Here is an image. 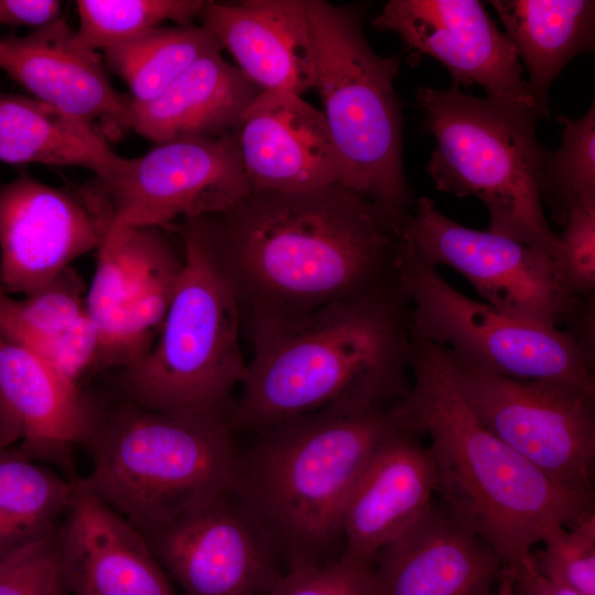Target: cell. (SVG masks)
<instances>
[{
	"label": "cell",
	"mask_w": 595,
	"mask_h": 595,
	"mask_svg": "<svg viewBox=\"0 0 595 595\" xmlns=\"http://www.w3.org/2000/svg\"><path fill=\"white\" fill-rule=\"evenodd\" d=\"M409 213L333 184L251 191L207 219L247 325L295 318L399 284Z\"/></svg>",
	"instance_id": "6da1fadb"
},
{
	"label": "cell",
	"mask_w": 595,
	"mask_h": 595,
	"mask_svg": "<svg viewBox=\"0 0 595 595\" xmlns=\"http://www.w3.org/2000/svg\"><path fill=\"white\" fill-rule=\"evenodd\" d=\"M252 345L229 414L235 431L389 409L409 392L414 332L401 284L283 321L246 325Z\"/></svg>",
	"instance_id": "7a4b0ae2"
},
{
	"label": "cell",
	"mask_w": 595,
	"mask_h": 595,
	"mask_svg": "<svg viewBox=\"0 0 595 595\" xmlns=\"http://www.w3.org/2000/svg\"><path fill=\"white\" fill-rule=\"evenodd\" d=\"M399 407L429 439L443 506L485 540L504 565L594 501L577 497L487 430L463 400L440 347L414 334L412 380Z\"/></svg>",
	"instance_id": "3957f363"
},
{
	"label": "cell",
	"mask_w": 595,
	"mask_h": 595,
	"mask_svg": "<svg viewBox=\"0 0 595 595\" xmlns=\"http://www.w3.org/2000/svg\"><path fill=\"white\" fill-rule=\"evenodd\" d=\"M399 403L323 412L255 432L238 453L234 491L290 565L321 563L342 537L348 498L375 452L407 423Z\"/></svg>",
	"instance_id": "277c9868"
},
{
	"label": "cell",
	"mask_w": 595,
	"mask_h": 595,
	"mask_svg": "<svg viewBox=\"0 0 595 595\" xmlns=\"http://www.w3.org/2000/svg\"><path fill=\"white\" fill-rule=\"evenodd\" d=\"M232 433L219 415L155 411L121 396L109 403L96 400L84 444L91 468L79 480L147 539L234 491Z\"/></svg>",
	"instance_id": "5b68a950"
},
{
	"label": "cell",
	"mask_w": 595,
	"mask_h": 595,
	"mask_svg": "<svg viewBox=\"0 0 595 595\" xmlns=\"http://www.w3.org/2000/svg\"><path fill=\"white\" fill-rule=\"evenodd\" d=\"M167 227L181 239L183 266L153 347L119 370V396L155 411L229 420L247 371L238 304L215 255L207 216Z\"/></svg>",
	"instance_id": "8992f818"
},
{
	"label": "cell",
	"mask_w": 595,
	"mask_h": 595,
	"mask_svg": "<svg viewBox=\"0 0 595 595\" xmlns=\"http://www.w3.org/2000/svg\"><path fill=\"white\" fill-rule=\"evenodd\" d=\"M415 96L423 127L435 140L426 171L436 190L476 196L489 213V231L552 259L559 236L549 226L540 197L550 151L537 138L539 112L474 97L456 86H421Z\"/></svg>",
	"instance_id": "52a82bcc"
},
{
	"label": "cell",
	"mask_w": 595,
	"mask_h": 595,
	"mask_svg": "<svg viewBox=\"0 0 595 595\" xmlns=\"http://www.w3.org/2000/svg\"><path fill=\"white\" fill-rule=\"evenodd\" d=\"M322 111L339 161L338 184L387 208L414 204L402 159L398 56H381L363 29V4L305 0Z\"/></svg>",
	"instance_id": "ba28073f"
},
{
	"label": "cell",
	"mask_w": 595,
	"mask_h": 595,
	"mask_svg": "<svg viewBox=\"0 0 595 595\" xmlns=\"http://www.w3.org/2000/svg\"><path fill=\"white\" fill-rule=\"evenodd\" d=\"M401 284L415 335L487 374L595 388V343L575 332L502 314L469 299L437 271L407 255Z\"/></svg>",
	"instance_id": "9c48e42d"
},
{
	"label": "cell",
	"mask_w": 595,
	"mask_h": 595,
	"mask_svg": "<svg viewBox=\"0 0 595 595\" xmlns=\"http://www.w3.org/2000/svg\"><path fill=\"white\" fill-rule=\"evenodd\" d=\"M408 253L437 269L452 268L484 303L508 316L566 328L595 342V299L573 298L560 284L552 259L489 230L468 228L420 197L405 221Z\"/></svg>",
	"instance_id": "30bf717a"
},
{
	"label": "cell",
	"mask_w": 595,
	"mask_h": 595,
	"mask_svg": "<svg viewBox=\"0 0 595 595\" xmlns=\"http://www.w3.org/2000/svg\"><path fill=\"white\" fill-rule=\"evenodd\" d=\"M441 350L463 400L487 430L555 484L594 501L595 388L491 375Z\"/></svg>",
	"instance_id": "8fae6325"
},
{
	"label": "cell",
	"mask_w": 595,
	"mask_h": 595,
	"mask_svg": "<svg viewBox=\"0 0 595 595\" xmlns=\"http://www.w3.org/2000/svg\"><path fill=\"white\" fill-rule=\"evenodd\" d=\"M90 184L108 210V231L213 216L251 192L237 132L180 138L137 158L120 156L106 176Z\"/></svg>",
	"instance_id": "7c38bea8"
},
{
	"label": "cell",
	"mask_w": 595,
	"mask_h": 595,
	"mask_svg": "<svg viewBox=\"0 0 595 595\" xmlns=\"http://www.w3.org/2000/svg\"><path fill=\"white\" fill-rule=\"evenodd\" d=\"M183 266L165 227L108 231L86 291L98 339L96 369H122L153 347Z\"/></svg>",
	"instance_id": "4fadbf2b"
},
{
	"label": "cell",
	"mask_w": 595,
	"mask_h": 595,
	"mask_svg": "<svg viewBox=\"0 0 595 595\" xmlns=\"http://www.w3.org/2000/svg\"><path fill=\"white\" fill-rule=\"evenodd\" d=\"M109 225L90 184L56 187L20 172L0 185V289L24 296L40 290L97 250Z\"/></svg>",
	"instance_id": "5bb4252c"
},
{
	"label": "cell",
	"mask_w": 595,
	"mask_h": 595,
	"mask_svg": "<svg viewBox=\"0 0 595 595\" xmlns=\"http://www.w3.org/2000/svg\"><path fill=\"white\" fill-rule=\"evenodd\" d=\"M186 595H267L281 572L268 534L230 491L147 538Z\"/></svg>",
	"instance_id": "9a60e30c"
},
{
	"label": "cell",
	"mask_w": 595,
	"mask_h": 595,
	"mask_svg": "<svg viewBox=\"0 0 595 595\" xmlns=\"http://www.w3.org/2000/svg\"><path fill=\"white\" fill-rule=\"evenodd\" d=\"M372 25L398 34L413 54L439 61L450 72L452 86L478 85L487 97L539 112L510 40L483 2L390 0Z\"/></svg>",
	"instance_id": "2e32d148"
},
{
	"label": "cell",
	"mask_w": 595,
	"mask_h": 595,
	"mask_svg": "<svg viewBox=\"0 0 595 595\" xmlns=\"http://www.w3.org/2000/svg\"><path fill=\"white\" fill-rule=\"evenodd\" d=\"M0 69L109 142L131 129L132 98L115 88L100 55L61 19L24 36L0 37Z\"/></svg>",
	"instance_id": "e0dca14e"
},
{
	"label": "cell",
	"mask_w": 595,
	"mask_h": 595,
	"mask_svg": "<svg viewBox=\"0 0 595 595\" xmlns=\"http://www.w3.org/2000/svg\"><path fill=\"white\" fill-rule=\"evenodd\" d=\"M96 400L48 361L0 332V446L69 465L88 437Z\"/></svg>",
	"instance_id": "ac0fdd59"
},
{
	"label": "cell",
	"mask_w": 595,
	"mask_h": 595,
	"mask_svg": "<svg viewBox=\"0 0 595 595\" xmlns=\"http://www.w3.org/2000/svg\"><path fill=\"white\" fill-rule=\"evenodd\" d=\"M56 549L69 595H177L145 537L79 479Z\"/></svg>",
	"instance_id": "d6986e66"
},
{
	"label": "cell",
	"mask_w": 595,
	"mask_h": 595,
	"mask_svg": "<svg viewBox=\"0 0 595 595\" xmlns=\"http://www.w3.org/2000/svg\"><path fill=\"white\" fill-rule=\"evenodd\" d=\"M374 564V595H494L504 563L479 536L433 501Z\"/></svg>",
	"instance_id": "ffe728a7"
},
{
	"label": "cell",
	"mask_w": 595,
	"mask_h": 595,
	"mask_svg": "<svg viewBox=\"0 0 595 595\" xmlns=\"http://www.w3.org/2000/svg\"><path fill=\"white\" fill-rule=\"evenodd\" d=\"M237 140L251 191L338 184L339 161L325 118L296 94L261 91L244 112Z\"/></svg>",
	"instance_id": "44dd1931"
},
{
	"label": "cell",
	"mask_w": 595,
	"mask_h": 595,
	"mask_svg": "<svg viewBox=\"0 0 595 595\" xmlns=\"http://www.w3.org/2000/svg\"><path fill=\"white\" fill-rule=\"evenodd\" d=\"M422 433L405 425L372 455L346 504L344 554L374 563L431 505L436 475Z\"/></svg>",
	"instance_id": "7402d4cb"
},
{
	"label": "cell",
	"mask_w": 595,
	"mask_h": 595,
	"mask_svg": "<svg viewBox=\"0 0 595 595\" xmlns=\"http://www.w3.org/2000/svg\"><path fill=\"white\" fill-rule=\"evenodd\" d=\"M262 91L314 88L316 58L305 0L206 1L198 15Z\"/></svg>",
	"instance_id": "603a6c76"
},
{
	"label": "cell",
	"mask_w": 595,
	"mask_h": 595,
	"mask_svg": "<svg viewBox=\"0 0 595 595\" xmlns=\"http://www.w3.org/2000/svg\"><path fill=\"white\" fill-rule=\"evenodd\" d=\"M261 91L215 52L195 62L154 99L132 100L131 129L155 144L235 133Z\"/></svg>",
	"instance_id": "cb8c5ba5"
},
{
	"label": "cell",
	"mask_w": 595,
	"mask_h": 595,
	"mask_svg": "<svg viewBox=\"0 0 595 595\" xmlns=\"http://www.w3.org/2000/svg\"><path fill=\"white\" fill-rule=\"evenodd\" d=\"M0 332L77 383L96 369L97 333L85 285L71 267L23 300L0 289Z\"/></svg>",
	"instance_id": "d4e9b609"
},
{
	"label": "cell",
	"mask_w": 595,
	"mask_h": 595,
	"mask_svg": "<svg viewBox=\"0 0 595 595\" xmlns=\"http://www.w3.org/2000/svg\"><path fill=\"white\" fill-rule=\"evenodd\" d=\"M506 35L528 72L527 84L541 117L549 89L566 64L595 47L593 0H493Z\"/></svg>",
	"instance_id": "484cf974"
},
{
	"label": "cell",
	"mask_w": 595,
	"mask_h": 595,
	"mask_svg": "<svg viewBox=\"0 0 595 595\" xmlns=\"http://www.w3.org/2000/svg\"><path fill=\"white\" fill-rule=\"evenodd\" d=\"M119 159L91 127L33 97L0 93V162L79 166L101 178Z\"/></svg>",
	"instance_id": "4316f807"
},
{
	"label": "cell",
	"mask_w": 595,
	"mask_h": 595,
	"mask_svg": "<svg viewBox=\"0 0 595 595\" xmlns=\"http://www.w3.org/2000/svg\"><path fill=\"white\" fill-rule=\"evenodd\" d=\"M75 488L15 447L0 446V562L54 534Z\"/></svg>",
	"instance_id": "83f0119b"
},
{
	"label": "cell",
	"mask_w": 595,
	"mask_h": 595,
	"mask_svg": "<svg viewBox=\"0 0 595 595\" xmlns=\"http://www.w3.org/2000/svg\"><path fill=\"white\" fill-rule=\"evenodd\" d=\"M203 25L194 23L159 26L104 51L108 69L129 87L134 102L150 101L162 94L202 57L221 52Z\"/></svg>",
	"instance_id": "f1b7e54d"
},
{
	"label": "cell",
	"mask_w": 595,
	"mask_h": 595,
	"mask_svg": "<svg viewBox=\"0 0 595 595\" xmlns=\"http://www.w3.org/2000/svg\"><path fill=\"white\" fill-rule=\"evenodd\" d=\"M558 121L561 144L543 165L540 197L552 220L564 226L575 207L595 204V105L581 118L561 115Z\"/></svg>",
	"instance_id": "f546056e"
},
{
	"label": "cell",
	"mask_w": 595,
	"mask_h": 595,
	"mask_svg": "<svg viewBox=\"0 0 595 595\" xmlns=\"http://www.w3.org/2000/svg\"><path fill=\"white\" fill-rule=\"evenodd\" d=\"M204 0H78L76 35L87 48L102 52L162 23L176 25L198 19Z\"/></svg>",
	"instance_id": "4dcf8cb0"
},
{
	"label": "cell",
	"mask_w": 595,
	"mask_h": 595,
	"mask_svg": "<svg viewBox=\"0 0 595 595\" xmlns=\"http://www.w3.org/2000/svg\"><path fill=\"white\" fill-rule=\"evenodd\" d=\"M543 548L532 553L537 569L549 580L582 595H595V512L550 530Z\"/></svg>",
	"instance_id": "1f68e13d"
},
{
	"label": "cell",
	"mask_w": 595,
	"mask_h": 595,
	"mask_svg": "<svg viewBox=\"0 0 595 595\" xmlns=\"http://www.w3.org/2000/svg\"><path fill=\"white\" fill-rule=\"evenodd\" d=\"M267 595H374V563L338 559L289 566Z\"/></svg>",
	"instance_id": "d6a6232c"
},
{
	"label": "cell",
	"mask_w": 595,
	"mask_h": 595,
	"mask_svg": "<svg viewBox=\"0 0 595 595\" xmlns=\"http://www.w3.org/2000/svg\"><path fill=\"white\" fill-rule=\"evenodd\" d=\"M552 263L567 294L595 299V204L575 207L569 215Z\"/></svg>",
	"instance_id": "836d02e7"
},
{
	"label": "cell",
	"mask_w": 595,
	"mask_h": 595,
	"mask_svg": "<svg viewBox=\"0 0 595 595\" xmlns=\"http://www.w3.org/2000/svg\"><path fill=\"white\" fill-rule=\"evenodd\" d=\"M0 595H69L58 561L56 532L0 562Z\"/></svg>",
	"instance_id": "e575fe53"
},
{
	"label": "cell",
	"mask_w": 595,
	"mask_h": 595,
	"mask_svg": "<svg viewBox=\"0 0 595 595\" xmlns=\"http://www.w3.org/2000/svg\"><path fill=\"white\" fill-rule=\"evenodd\" d=\"M61 8L56 0H0V24L39 30L60 20Z\"/></svg>",
	"instance_id": "d590c367"
},
{
	"label": "cell",
	"mask_w": 595,
	"mask_h": 595,
	"mask_svg": "<svg viewBox=\"0 0 595 595\" xmlns=\"http://www.w3.org/2000/svg\"><path fill=\"white\" fill-rule=\"evenodd\" d=\"M502 574L511 580L519 595H582L545 577L537 569L532 552L515 563L504 565Z\"/></svg>",
	"instance_id": "8d00e7d4"
},
{
	"label": "cell",
	"mask_w": 595,
	"mask_h": 595,
	"mask_svg": "<svg viewBox=\"0 0 595 595\" xmlns=\"http://www.w3.org/2000/svg\"><path fill=\"white\" fill-rule=\"evenodd\" d=\"M494 595H519V594L516 592L511 580L501 573L500 580L497 584Z\"/></svg>",
	"instance_id": "74e56055"
}]
</instances>
